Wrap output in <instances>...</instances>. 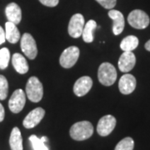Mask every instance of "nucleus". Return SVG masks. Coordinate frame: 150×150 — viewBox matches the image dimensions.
<instances>
[{
  "label": "nucleus",
  "instance_id": "24",
  "mask_svg": "<svg viewBox=\"0 0 150 150\" xmlns=\"http://www.w3.org/2000/svg\"><path fill=\"white\" fill-rule=\"evenodd\" d=\"M8 93V83L4 75H0V100H4Z\"/></svg>",
  "mask_w": 150,
  "mask_h": 150
},
{
  "label": "nucleus",
  "instance_id": "25",
  "mask_svg": "<svg viewBox=\"0 0 150 150\" xmlns=\"http://www.w3.org/2000/svg\"><path fill=\"white\" fill-rule=\"evenodd\" d=\"M96 1L104 8H107V9L113 8L117 3V0H96Z\"/></svg>",
  "mask_w": 150,
  "mask_h": 150
},
{
  "label": "nucleus",
  "instance_id": "21",
  "mask_svg": "<svg viewBox=\"0 0 150 150\" xmlns=\"http://www.w3.org/2000/svg\"><path fill=\"white\" fill-rule=\"evenodd\" d=\"M134 147V139L130 137H127L122 139L116 145L114 150H133Z\"/></svg>",
  "mask_w": 150,
  "mask_h": 150
},
{
  "label": "nucleus",
  "instance_id": "28",
  "mask_svg": "<svg viewBox=\"0 0 150 150\" xmlns=\"http://www.w3.org/2000/svg\"><path fill=\"white\" fill-rule=\"evenodd\" d=\"M4 116H5V110H4V108L2 105V103H0V123L4 121Z\"/></svg>",
  "mask_w": 150,
  "mask_h": 150
},
{
  "label": "nucleus",
  "instance_id": "27",
  "mask_svg": "<svg viewBox=\"0 0 150 150\" xmlns=\"http://www.w3.org/2000/svg\"><path fill=\"white\" fill-rule=\"evenodd\" d=\"M6 41L5 37V30H4V28L0 26V45L4 43Z\"/></svg>",
  "mask_w": 150,
  "mask_h": 150
},
{
  "label": "nucleus",
  "instance_id": "10",
  "mask_svg": "<svg viewBox=\"0 0 150 150\" xmlns=\"http://www.w3.org/2000/svg\"><path fill=\"white\" fill-rule=\"evenodd\" d=\"M45 115V110L42 108H36L28 114L23 121V125L26 129H33L41 122Z\"/></svg>",
  "mask_w": 150,
  "mask_h": 150
},
{
  "label": "nucleus",
  "instance_id": "14",
  "mask_svg": "<svg viewBox=\"0 0 150 150\" xmlns=\"http://www.w3.org/2000/svg\"><path fill=\"white\" fill-rule=\"evenodd\" d=\"M108 16L113 22L112 33L114 35H119L124 28V18L123 13L118 10L111 9L108 11Z\"/></svg>",
  "mask_w": 150,
  "mask_h": 150
},
{
  "label": "nucleus",
  "instance_id": "23",
  "mask_svg": "<svg viewBox=\"0 0 150 150\" xmlns=\"http://www.w3.org/2000/svg\"><path fill=\"white\" fill-rule=\"evenodd\" d=\"M29 141L31 142L34 150H49L45 143H43L41 139L38 138L36 135H31L29 137Z\"/></svg>",
  "mask_w": 150,
  "mask_h": 150
},
{
  "label": "nucleus",
  "instance_id": "12",
  "mask_svg": "<svg viewBox=\"0 0 150 150\" xmlns=\"http://www.w3.org/2000/svg\"><path fill=\"white\" fill-rule=\"evenodd\" d=\"M136 79L132 74H126L121 77L118 82V88L119 91L123 94L128 95L132 93L136 88Z\"/></svg>",
  "mask_w": 150,
  "mask_h": 150
},
{
  "label": "nucleus",
  "instance_id": "16",
  "mask_svg": "<svg viewBox=\"0 0 150 150\" xmlns=\"http://www.w3.org/2000/svg\"><path fill=\"white\" fill-rule=\"evenodd\" d=\"M12 64L14 69L20 74H24L28 71V64L26 59L20 54H14L12 57Z\"/></svg>",
  "mask_w": 150,
  "mask_h": 150
},
{
  "label": "nucleus",
  "instance_id": "8",
  "mask_svg": "<svg viewBox=\"0 0 150 150\" xmlns=\"http://www.w3.org/2000/svg\"><path fill=\"white\" fill-rule=\"evenodd\" d=\"M26 103V94L23 89L19 88L13 92L8 101V108L11 112L18 113L23 110Z\"/></svg>",
  "mask_w": 150,
  "mask_h": 150
},
{
  "label": "nucleus",
  "instance_id": "15",
  "mask_svg": "<svg viewBox=\"0 0 150 150\" xmlns=\"http://www.w3.org/2000/svg\"><path fill=\"white\" fill-rule=\"evenodd\" d=\"M5 14L8 22L18 24L22 19V11L20 7L15 3H10L5 8Z\"/></svg>",
  "mask_w": 150,
  "mask_h": 150
},
{
  "label": "nucleus",
  "instance_id": "20",
  "mask_svg": "<svg viewBox=\"0 0 150 150\" xmlns=\"http://www.w3.org/2000/svg\"><path fill=\"white\" fill-rule=\"evenodd\" d=\"M138 46H139V38L134 35H129L124 38L120 43V48L123 52H132Z\"/></svg>",
  "mask_w": 150,
  "mask_h": 150
},
{
  "label": "nucleus",
  "instance_id": "19",
  "mask_svg": "<svg viewBox=\"0 0 150 150\" xmlns=\"http://www.w3.org/2000/svg\"><path fill=\"white\" fill-rule=\"evenodd\" d=\"M97 28V23L94 20H89L87 23H85L83 33H82V38L83 40L85 43H90L93 41V33L96 29Z\"/></svg>",
  "mask_w": 150,
  "mask_h": 150
},
{
  "label": "nucleus",
  "instance_id": "22",
  "mask_svg": "<svg viewBox=\"0 0 150 150\" xmlns=\"http://www.w3.org/2000/svg\"><path fill=\"white\" fill-rule=\"evenodd\" d=\"M10 59V52L7 48L0 49V69H5Z\"/></svg>",
  "mask_w": 150,
  "mask_h": 150
},
{
  "label": "nucleus",
  "instance_id": "5",
  "mask_svg": "<svg viewBox=\"0 0 150 150\" xmlns=\"http://www.w3.org/2000/svg\"><path fill=\"white\" fill-rule=\"evenodd\" d=\"M80 54L79 48L76 46H71L64 50L62 53L59 63L60 65L64 69H70L77 63Z\"/></svg>",
  "mask_w": 150,
  "mask_h": 150
},
{
  "label": "nucleus",
  "instance_id": "3",
  "mask_svg": "<svg viewBox=\"0 0 150 150\" xmlns=\"http://www.w3.org/2000/svg\"><path fill=\"white\" fill-rule=\"evenodd\" d=\"M26 95L33 103L41 101L43 95V88L37 77H30L26 85Z\"/></svg>",
  "mask_w": 150,
  "mask_h": 150
},
{
  "label": "nucleus",
  "instance_id": "18",
  "mask_svg": "<svg viewBox=\"0 0 150 150\" xmlns=\"http://www.w3.org/2000/svg\"><path fill=\"white\" fill-rule=\"evenodd\" d=\"M9 145L12 150H23V139L21 132L18 127H14L11 132Z\"/></svg>",
  "mask_w": 150,
  "mask_h": 150
},
{
  "label": "nucleus",
  "instance_id": "2",
  "mask_svg": "<svg viewBox=\"0 0 150 150\" xmlns=\"http://www.w3.org/2000/svg\"><path fill=\"white\" fill-rule=\"evenodd\" d=\"M117 71L115 67L109 63H103L98 68V78L100 83L104 86L112 85L117 79Z\"/></svg>",
  "mask_w": 150,
  "mask_h": 150
},
{
  "label": "nucleus",
  "instance_id": "17",
  "mask_svg": "<svg viewBox=\"0 0 150 150\" xmlns=\"http://www.w3.org/2000/svg\"><path fill=\"white\" fill-rule=\"evenodd\" d=\"M5 37L6 40H8L11 43H16L21 38L20 32L17 28L16 24L7 22L5 23Z\"/></svg>",
  "mask_w": 150,
  "mask_h": 150
},
{
  "label": "nucleus",
  "instance_id": "4",
  "mask_svg": "<svg viewBox=\"0 0 150 150\" xmlns=\"http://www.w3.org/2000/svg\"><path fill=\"white\" fill-rule=\"evenodd\" d=\"M128 22L134 28L137 29H144L149 25L150 19L149 15L140 9L133 10L129 14Z\"/></svg>",
  "mask_w": 150,
  "mask_h": 150
},
{
  "label": "nucleus",
  "instance_id": "9",
  "mask_svg": "<svg viewBox=\"0 0 150 150\" xmlns=\"http://www.w3.org/2000/svg\"><path fill=\"white\" fill-rule=\"evenodd\" d=\"M116 118L112 115H105L99 119L97 125V132L102 137H106L111 134L116 126Z\"/></svg>",
  "mask_w": 150,
  "mask_h": 150
},
{
  "label": "nucleus",
  "instance_id": "11",
  "mask_svg": "<svg viewBox=\"0 0 150 150\" xmlns=\"http://www.w3.org/2000/svg\"><path fill=\"white\" fill-rule=\"evenodd\" d=\"M93 86V80L88 76H83L75 82L74 93L76 96L83 97L90 91Z\"/></svg>",
  "mask_w": 150,
  "mask_h": 150
},
{
  "label": "nucleus",
  "instance_id": "1",
  "mask_svg": "<svg viewBox=\"0 0 150 150\" xmlns=\"http://www.w3.org/2000/svg\"><path fill=\"white\" fill-rule=\"evenodd\" d=\"M93 134V127L88 121H81L75 123L69 130V134L73 139L83 141L89 139Z\"/></svg>",
  "mask_w": 150,
  "mask_h": 150
},
{
  "label": "nucleus",
  "instance_id": "7",
  "mask_svg": "<svg viewBox=\"0 0 150 150\" xmlns=\"http://www.w3.org/2000/svg\"><path fill=\"white\" fill-rule=\"evenodd\" d=\"M85 25L84 18L81 13H76L70 18L68 32L71 37L78 38L82 36L83 30Z\"/></svg>",
  "mask_w": 150,
  "mask_h": 150
},
{
  "label": "nucleus",
  "instance_id": "13",
  "mask_svg": "<svg viewBox=\"0 0 150 150\" xmlns=\"http://www.w3.org/2000/svg\"><path fill=\"white\" fill-rule=\"evenodd\" d=\"M136 58L133 52H123L118 59V69L123 73H128L134 69Z\"/></svg>",
  "mask_w": 150,
  "mask_h": 150
},
{
  "label": "nucleus",
  "instance_id": "30",
  "mask_svg": "<svg viewBox=\"0 0 150 150\" xmlns=\"http://www.w3.org/2000/svg\"><path fill=\"white\" fill-rule=\"evenodd\" d=\"M41 140L43 141V143H45V144H46V143L48 142V138H47V137H45V136H43V137L41 138Z\"/></svg>",
  "mask_w": 150,
  "mask_h": 150
},
{
  "label": "nucleus",
  "instance_id": "6",
  "mask_svg": "<svg viewBox=\"0 0 150 150\" xmlns=\"http://www.w3.org/2000/svg\"><path fill=\"white\" fill-rule=\"evenodd\" d=\"M20 46L23 53L29 59H34L37 57V44L30 33H26L22 36Z\"/></svg>",
  "mask_w": 150,
  "mask_h": 150
},
{
  "label": "nucleus",
  "instance_id": "29",
  "mask_svg": "<svg viewBox=\"0 0 150 150\" xmlns=\"http://www.w3.org/2000/svg\"><path fill=\"white\" fill-rule=\"evenodd\" d=\"M145 48H146V50H148V51L150 52V39L147 43H145Z\"/></svg>",
  "mask_w": 150,
  "mask_h": 150
},
{
  "label": "nucleus",
  "instance_id": "26",
  "mask_svg": "<svg viewBox=\"0 0 150 150\" xmlns=\"http://www.w3.org/2000/svg\"><path fill=\"white\" fill-rule=\"evenodd\" d=\"M39 2L44 6L47 7H55L59 4V0H39Z\"/></svg>",
  "mask_w": 150,
  "mask_h": 150
}]
</instances>
